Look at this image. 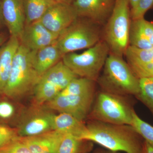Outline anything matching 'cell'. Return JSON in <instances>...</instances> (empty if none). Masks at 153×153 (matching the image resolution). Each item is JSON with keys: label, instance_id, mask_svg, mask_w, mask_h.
I'll list each match as a JSON object with an SVG mask.
<instances>
[{"label": "cell", "instance_id": "1", "mask_svg": "<svg viewBox=\"0 0 153 153\" xmlns=\"http://www.w3.org/2000/svg\"><path fill=\"white\" fill-rule=\"evenodd\" d=\"M80 139L92 142L108 150L141 153L144 140L133 127L91 120Z\"/></svg>", "mask_w": 153, "mask_h": 153}, {"label": "cell", "instance_id": "2", "mask_svg": "<svg viewBox=\"0 0 153 153\" xmlns=\"http://www.w3.org/2000/svg\"><path fill=\"white\" fill-rule=\"evenodd\" d=\"M33 55L34 51L20 44L2 95L17 100L33 92L41 77L34 67Z\"/></svg>", "mask_w": 153, "mask_h": 153}, {"label": "cell", "instance_id": "3", "mask_svg": "<svg viewBox=\"0 0 153 153\" xmlns=\"http://www.w3.org/2000/svg\"><path fill=\"white\" fill-rule=\"evenodd\" d=\"M100 83L104 91L120 95L139 92V79L123 57L110 53L103 67Z\"/></svg>", "mask_w": 153, "mask_h": 153}, {"label": "cell", "instance_id": "4", "mask_svg": "<svg viewBox=\"0 0 153 153\" xmlns=\"http://www.w3.org/2000/svg\"><path fill=\"white\" fill-rule=\"evenodd\" d=\"M130 7L128 0H115L104 30V41L109 47L110 53L122 57L129 46L131 22Z\"/></svg>", "mask_w": 153, "mask_h": 153}, {"label": "cell", "instance_id": "5", "mask_svg": "<svg viewBox=\"0 0 153 153\" xmlns=\"http://www.w3.org/2000/svg\"><path fill=\"white\" fill-rule=\"evenodd\" d=\"M100 25L78 17L57 37L56 43L62 54L88 49L101 41Z\"/></svg>", "mask_w": 153, "mask_h": 153}, {"label": "cell", "instance_id": "6", "mask_svg": "<svg viewBox=\"0 0 153 153\" xmlns=\"http://www.w3.org/2000/svg\"><path fill=\"white\" fill-rule=\"evenodd\" d=\"M110 54L108 45L101 40L80 54L71 52L62 57L63 63L75 75L96 81Z\"/></svg>", "mask_w": 153, "mask_h": 153}, {"label": "cell", "instance_id": "7", "mask_svg": "<svg viewBox=\"0 0 153 153\" xmlns=\"http://www.w3.org/2000/svg\"><path fill=\"white\" fill-rule=\"evenodd\" d=\"M122 96L105 91L99 93L88 115L91 120L131 125L134 110Z\"/></svg>", "mask_w": 153, "mask_h": 153}, {"label": "cell", "instance_id": "8", "mask_svg": "<svg viewBox=\"0 0 153 153\" xmlns=\"http://www.w3.org/2000/svg\"><path fill=\"white\" fill-rule=\"evenodd\" d=\"M76 77L78 76L61 60L41 76L33 91V104L44 105L56 97Z\"/></svg>", "mask_w": 153, "mask_h": 153}, {"label": "cell", "instance_id": "9", "mask_svg": "<svg viewBox=\"0 0 153 153\" xmlns=\"http://www.w3.org/2000/svg\"><path fill=\"white\" fill-rule=\"evenodd\" d=\"M94 93H81L64 88L53 99L44 104L46 108L71 114L79 120L88 116L93 103Z\"/></svg>", "mask_w": 153, "mask_h": 153}, {"label": "cell", "instance_id": "10", "mask_svg": "<svg viewBox=\"0 0 153 153\" xmlns=\"http://www.w3.org/2000/svg\"><path fill=\"white\" fill-rule=\"evenodd\" d=\"M52 111L44 105L33 104L25 108L16 128L19 136H34L53 130L55 114Z\"/></svg>", "mask_w": 153, "mask_h": 153}, {"label": "cell", "instance_id": "11", "mask_svg": "<svg viewBox=\"0 0 153 153\" xmlns=\"http://www.w3.org/2000/svg\"><path fill=\"white\" fill-rule=\"evenodd\" d=\"M77 18L72 5L56 3L39 21L51 33L58 36Z\"/></svg>", "mask_w": 153, "mask_h": 153}, {"label": "cell", "instance_id": "12", "mask_svg": "<svg viewBox=\"0 0 153 153\" xmlns=\"http://www.w3.org/2000/svg\"><path fill=\"white\" fill-rule=\"evenodd\" d=\"M115 0H74L71 4L78 17L89 19L102 25L106 23Z\"/></svg>", "mask_w": 153, "mask_h": 153}, {"label": "cell", "instance_id": "13", "mask_svg": "<svg viewBox=\"0 0 153 153\" xmlns=\"http://www.w3.org/2000/svg\"><path fill=\"white\" fill-rule=\"evenodd\" d=\"M57 37L38 21L25 25L19 39L21 45L31 51H37L55 43Z\"/></svg>", "mask_w": 153, "mask_h": 153}, {"label": "cell", "instance_id": "14", "mask_svg": "<svg viewBox=\"0 0 153 153\" xmlns=\"http://www.w3.org/2000/svg\"><path fill=\"white\" fill-rule=\"evenodd\" d=\"M0 7L10 36L19 38L26 23L24 0H0Z\"/></svg>", "mask_w": 153, "mask_h": 153}, {"label": "cell", "instance_id": "15", "mask_svg": "<svg viewBox=\"0 0 153 153\" xmlns=\"http://www.w3.org/2000/svg\"><path fill=\"white\" fill-rule=\"evenodd\" d=\"M125 55L129 66L139 79L153 77V48L142 49L129 46Z\"/></svg>", "mask_w": 153, "mask_h": 153}, {"label": "cell", "instance_id": "16", "mask_svg": "<svg viewBox=\"0 0 153 153\" xmlns=\"http://www.w3.org/2000/svg\"><path fill=\"white\" fill-rule=\"evenodd\" d=\"M65 134L53 130L34 136L20 137L32 153H57Z\"/></svg>", "mask_w": 153, "mask_h": 153}, {"label": "cell", "instance_id": "17", "mask_svg": "<svg viewBox=\"0 0 153 153\" xmlns=\"http://www.w3.org/2000/svg\"><path fill=\"white\" fill-rule=\"evenodd\" d=\"M129 43V46L140 49L153 48V22L144 18L132 20Z\"/></svg>", "mask_w": 153, "mask_h": 153}, {"label": "cell", "instance_id": "18", "mask_svg": "<svg viewBox=\"0 0 153 153\" xmlns=\"http://www.w3.org/2000/svg\"><path fill=\"white\" fill-rule=\"evenodd\" d=\"M20 45L19 38L10 36L0 47V95H2L8 80L14 57Z\"/></svg>", "mask_w": 153, "mask_h": 153}, {"label": "cell", "instance_id": "19", "mask_svg": "<svg viewBox=\"0 0 153 153\" xmlns=\"http://www.w3.org/2000/svg\"><path fill=\"white\" fill-rule=\"evenodd\" d=\"M63 56L56 41L49 46L34 51V67L41 76L46 71L62 60Z\"/></svg>", "mask_w": 153, "mask_h": 153}, {"label": "cell", "instance_id": "20", "mask_svg": "<svg viewBox=\"0 0 153 153\" xmlns=\"http://www.w3.org/2000/svg\"><path fill=\"white\" fill-rule=\"evenodd\" d=\"M53 130L71 134L80 139L86 130V125L73 116L66 113H59L53 118Z\"/></svg>", "mask_w": 153, "mask_h": 153}, {"label": "cell", "instance_id": "21", "mask_svg": "<svg viewBox=\"0 0 153 153\" xmlns=\"http://www.w3.org/2000/svg\"><path fill=\"white\" fill-rule=\"evenodd\" d=\"M55 3L54 0H24L25 25L39 21Z\"/></svg>", "mask_w": 153, "mask_h": 153}, {"label": "cell", "instance_id": "22", "mask_svg": "<svg viewBox=\"0 0 153 153\" xmlns=\"http://www.w3.org/2000/svg\"><path fill=\"white\" fill-rule=\"evenodd\" d=\"M25 109L24 106L16 102L7 100H0V121L13 122L17 126Z\"/></svg>", "mask_w": 153, "mask_h": 153}, {"label": "cell", "instance_id": "23", "mask_svg": "<svg viewBox=\"0 0 153 153\" xmlns=\"http://www.w3.org/2000/svg\"><path fill=\"white\" fill-rule=\"evenodd\" d=\"M87 141L82 140L71 134H66L58 147L57 153L88 152L91 146H85Z\"/></svg>", "mask_w": 153, "mask_h": 153}, {"label": "cell", "instance_id": "24", "mask_svg": "<svg viewBox=\"0 0 153 153\" xmlns=\"http://www.w3.org/2000/svg\"><path fill=\"white\" fill-rule=\"evenodd\" d=\"M139 85L137 97L153 114V77L140 78Z\"/></svg>", "mask_w": 153, "mask_h": 153}, {"label": "cell", "instance_id": "25", "mask_svg": "<svg viewBox=\"0 0 153 153\" xmlns=\"http://www.w3.org/2000/svg\"><path fill=\"white\" fill-rule=\"evenodd\" d=\"M131 126L145 141L153 148V126L143 120L134 111Z\"/></svg>", "mask_w": 153, "mask_h": 153}, {"label": "cell", "instance_id": "26", "mask_svg": "<svg viewBox=\"0 0 153 153\" xmlns=\"http://www.w3.org/2000/svg\"><path fill=\"white\" fill-rule=\"evenodd\" d=\"M0 153H32L19 136L0 148Z\"/></svg>", "mask_w": 153, "mask_h": 153}, {"label": "cell", "instance_id": "27", "mask_svg": "<svg viewBox=\"0 0 153 153\" xmlns=\"http://www.w3.org/2000/svg\"><path fill=\"white\" fill-rule=\"evenodd\" d=\"M153 8V0H139L135 8L131 11L132 20L144 18L146 13Z\"/></svg>", "mask_w": 153, "mask_h": 153}, {"label": "cell", "instance_id": "28", "mask_svg": "<svg viewBox=\"0 0 153 153\" xmlns=\"http://www.w3.org/2000/svg\"><path fill=\"white\" fill-rule=\"evenodd\" d=\"M18 137L16 128L0 125V148Z\"/></svg>", "mask_w": 153, "mask_h": 153}, {"label": "cell", "instance_id": "29", "mask_svg": "<svg viewBox=\"0 0 153 153\" xmlns=\"http://www.w3.org/2000/svg\"><path fill=\"white\" fill-rule=\"evenodd\" d=\"M141 153H153V148L144 141Z\"/></svg>", "mask_w": 153, "mask_h": 153}, {"label": "cell", "instance_id": "30", "mask_svg": "<svg viewBox=\"0 0 153 153\" xmlns=\"http://www.w3.org/2000/svg\"><path fill=\"white\" fill-rule=\"evenodd\" d=\"M128 1L131 11L135 8L139 0H128Z\"/></svg>", "mask_w": 153, "mask_h": 153}, {"label": "cell", "instance_id": "31", "mask_svg": "<svg viewBox=\"0 0 153 153\" xmlns=\"http://www.w3.org/2000/svg\"><path fill=\"white\" fill-rule=\"evenodd\" d=\"M94 153H120L119 152H115L108 150L98 149L95 151Z\"/></svg>", "mask_w": 153, "mask_h": 153}, {"label": "cell", "instance_id": "32", "mask_svg": "<svg viewBox=\"0 0 153 153\" xmlns=\"http://www.w3.org/2000/svg\"><path fill=\"white\" fill-rule=\"evenodd\" d=\"M6 37L5 35L2 33L0 34V47L5 43Z\"/></svg>", "mask_w": 153, "mask_h": 153}, {"label": "cell", "instance_id": "33", "mask_svg": "<svg viewBox=\"0 0 153 153\" xmlns=\"http://www.w3.org/2000/svg\"><path fill=\"white\" fill-rule=\"evenodd\" d=\"M56 3H65L71 4L74 0H54Z\"/></svg>", "mask_w": 153, "mask_h": 153}, {"label": "cell", "instance_id": "34", "mask_svg": "<svg viewBox=\"0 0 153 153\" xmlns=\"http://www.w3.org/2000/svg\"><path fill=\"white\" fill-rule=\"evenodd\" d=\"M2 20H3L2 17L1 12V7H0V27L1 24Z\"/></svg>", "mask_w": 153, "mask_h": 153}, {"label": "cell", "instance_id": "35", "mask_svg": "<svg viewBox=\"0 0 153 153\" xmlns=\"http://www.w3.org/2000/svg\"><path fill=\"white\" fill-rule=\"evenodd\" d=\"M79 153H87V152H82Z\"/></svg>", "mask_w": 153, "mask_h": 153}]
</instances>
